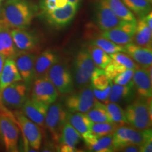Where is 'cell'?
Segmentation results:
<instances>
[{
  "instance_id": "cell-1",
  "label": "cell",
  "mask_w": 152,
  "mask_h": 152,
  "mask_svg": "<svg viewBox=\"0 0 152 152\" xmlns=\"http://www.w3.org/2000/svg\"><path fill=\"white\" fill-rule=\"evenodd\" d=\"M37 11V7L29 0H5L0 13V26L26 29Z\"/></svg>"
},
{
  "instance_id": "cell-2",
  "label": "cell",
  "mask_w": 152,
  "mask_h": 152,
  "mask_svg": "<svg viewBox=\"0 0 152 152\" xmlns=\"http://www.w3.org/2000/svg\"><path fill=\"white\" fill-rule=\"evenodd\" d=\"M127 123L131 126L140 129L151 128V97L139 96L129 104L125 110Z\"/></svg>"
},
{
  "instance_id": "cell-3",
  "label": "cell",
  "mask_w": 152,
  "mask_h": 152,
  "mask_svg": "<svg viewBox=\"0 0 152 152\" xmlns=\"http://www.w3.org/2000/svg\"><path fill=\"white\" fill-rule=\"evenodd\" d=\"M21 131L24 139L25 151H29L30 147L35 151L40 149L42 140V128L18 110L12 113Z\"/></svg>"
},
{
  "instance_id": "cell-4",
  "label": "cell",
  "mask_w": 152,
  "mask_h": 152,
  "mask_svg": "<svg viewBox=\"0 0 152 152\" xmlns=\"http://www.w3.org/2000/svg\"><path fill=\"white\" fill-rule=\"evenodd\" d=\"M151 129L140 130L134 127L119 125L113 133V144L115 151L130 144L141 146L151 137Z\"/></svg>"
},
{
  "instance_id": "cell-5",
  "label": "cell",
  "mask_w": 152,
  "mask_h": 152,
  "mask_svg": "<svg viewBox=\"0 0 152 152\" xmlns=\"http://www.w3.org/2000/svg\"><path fill=\"white\" fill-rule=\"evenodd\" d=\"M87 48H82L76 55L74 61L73 80L77 89L86 87L90 83L93 71L96 68Z\"/></svg>"
},
{
  "instance_id": "cell-6",
  "label": "cell",
  "mask_w": 152,
  "mask_h": 152,
  "mask_svg": "<svg viewBox=\"0 0 152 152\" xmlns=\"http://www.w3.org/2000/svg\"><path fill=\"white\" fill-rule=\"evenodd\" d=\"M20 128L14 118L0 112V142L7 151L18 152Z\"/></svg>"
},
{
  "instance_id": "cell-7",
  "label": "cell",
  "mask_w": 152,
  "mask_h": 152,
  "mask_svg": "<svg viewBox=\"0 0 152 152\" xmlns=\"http://www.w3.org/2000/svg\"><path fill=\"white\" fill-rule=\"evenodd\" d=\"M29 88L23 81L8 85L0 91V103L7 109H20L28 99Z\"/></svg>"
},
{
  "instance_id": "cell-8",
  "label": "cell",
  "mask_w": 152,
  "mask_h": 152,
  "mask_svg": "<svg viewBox=\"0 0 152 152\" xmlns=\"http://www.w3.org/2000/svg\"><path fill=\"white\" fill-rule=\"evenodd\" d=\"M47 76L60 94H67L73 92V77L65 62L58 60L51 67Z\"/></svg>"
},
{
  "instance_id": "cell-9",
  "label": "cell",
  "mask_w": 152,
  "mask_h": 152,
  "mask_svg": "<svg viewBox=\"0 0 152 152\" xmlns=\"http://www.w3.org/2000/svg\"><path fill=\"white\" fill-rule=\"evenodd\" d=\"M68 112L59 102H54L49 106L45 128L50 133L53 141L58 144L64 125L67 122Z\"/></svg>"
},
{
  "instance_id": "cell-10",
  "label": "cell",
  "mask_w": 152,
  "mask_h": 152,
  "mask_svg": "<svg viewBox=\"0 0 152 152\" xmlns=\"http://www.w3.org/2000/svg\"><path fill=\"white\" fill-rule=\"evenodd\" d=\"M96 101L92 89L87 86L80 89L77 92L70 93L66 99L65 106L70 113H86L94 106Z\"/></svg>"
},
{
  "instance_id": "cell-11",
  "label": "cell",
  "mask_w": 152,
  "mask_h": 152,
  "mask_svg": "<svg viewBox=\"0 0 152 152\" xmlns=\"http://www.w3.org/2000/svg\"><path fill=\"white\" fill-rule=\"evenodd\" d=\"M33 82L31 99L49 106L56 102L58 92L47 76L38 77Z\"/></svg>"
},
{
  "instance_id": "cell-12",
  "label": "cell",
  "mask_w": 152,
  "mask_h": 152,
  "mask_svg": "<svg viewBox=\"0 0 152 152\" xmlns=\"http://www.w3.org/2000/svg\"><path fill=\"white\" fill-rule=\"evenodd\" d=\"M136 28L137 21L131 22L123 20L117 27L102 31L101 36L109 39L114 43L124 46L125 45L132 42Z\"/></svg>"
},
{
  "instance_id": "cell-13",
  "label": "cell",
  "mask_w": 152,
  "mask_h": 152,
  "mask_svg": "<svg viewBox=\"0 0 152 152\" xmlns=\"http://www.w3.org/2000/svg\"><path fill=\"white\" fill-rule=\"evenodd\" d=\"M37 54L35 52H18L14 60L22 81L30 87L35 77V62Z\"/></svg>"
},
{
  "instance_id": "cell-14",
  "label": "cell",
  "mask_w": 152,
  "mask_h": 152,
  "mask_svg": "<svg viewBox=\"0 0 152 152\" xmlns=\"http://www.w3.org/2000/svg\"><path fill=\"white\" fill-rule=\"evenodd\" d=\"M78 6L68 2L64 7L44 14L47 21L54 27L64 28L71 23L77 13Z\"/></svg>"
},
{
  "instance_id": "cell-15",
  "label": "cell",
  "mask_w": 152,
  "mask_h": 152,
  "mask_svg": "<svg viewBox=\"0 0 152 152\" xmlns=\"http://www.w3.org/2000/svg\"><path fill=\"white\" fill-rule=\"evenodd\" d=\"M95 20L102 31L117 27L123 21L111 11L104 0H99L96 4Z\"/></svg>"
},
{
  "instance_id": "cell-16",
  "label": "cell",
  "mask_w": 152,
  "mask_h": 152,
  "mask_svg": "<svg viewBox=\"0 0 152 152\" xmlns=\"http://www.w3.org/2000/svg\"><path fill=\"white\" fill-rule=\"evenodd\" d=\"M151 66L148 68L138 67L134 69L132 84L139 96L151 98L152 95Z\"/></svg>"
},
{
  "instance_id": "cell-17",
  "label": "cell",
  "mask_w": 152,
  "mask_h": 152,
  "mask_svg": "<svg viewBox=\"0 0 152 152\" xmlns=\"http://www.w3.org/2000/svg\"><path fill=\"white\" fill-rule=\"evenodd\" d=\"M48 109L49 105L30 98L26 101L20 109L26 117L44 129L45 128V119Z\"/></svg>"
},
{
  "instance_id": "cell-18",
  "label": "cell",
  "mask_w": 152,
  "mask_h": 152,
  "mask_svg": "<svg viewBox=\"0 0 152 152\" xmlns=\"http://www.w3.org/2000/svg\"><path fill=\"white\" fill-rule=\"evenodd\" d=\"M11 34L18 52H34L37 49L39 42L35 34L26 29L18 28L11 30Z\"/></svg>"
},
{
  "instance_id": "cell-19",
  "label": "cell",
  "mask_w": 152,
  "mask_h": 152,
  "mask_svg": "<svg viewBox=\"0 0 152 152\" xmlns=\"http://www.w3.org/2000/svg\"><path fill=\"white\" fill-rule=\"evenodd\" d=\"M87 147L90 151L96 152H112L115 151L113 144V135L98 137L90 132L85 133L82 136Z\"/></svg>"
},
{
  "instance_id": "cell-20",
  "label": "cell",
  "mask_w": 152,
  "mask_h": 152,
  "mask_svg": "<svg viewBox=\"0 0 152 152\" xmlns=\"http://www.w3.org/2000/svg\"><path fill=\"white\" fill-rule=\"evenodd\" d=\"M124 52L126 53L140 67L148 68L151 66V49L138 46L132 42L124 45Z\"/></svg>"
},
{
  "instance_id": "cell-21",
  "label": "cell",
  "mask_w": 152,
  "mask_h": 152,
  "mask_svg": "<svg viewBox=\"0 0 152 152\" xmlns=\"http://www.w3.org/2000/svg\"><path fill=\"white\" fill-rule=\"evenodd\" d=\"M59 60L58 55L52 49H47L41 54L37 55L35 62V77H38L47 76L51 67Z\"/></svg>"
},
{
  "instance_id": "cell-22",
  "label": "cell",
  "mask_w": 152,
  "mask_h": 152,
  "mask_svg": "<svg viewBox=\"0 0 152 152\" xmlns=\"http://www.w3.org/2000/svg\"><path fill=\"white\" fill-rule=\"evenodd\" d=\"M152 29L150 28L144 20L141 17L137 20V28L132 39V43L138 46L151 49Z\"/></svg>"
},
{
  "instance_id": "cell-23",
  "label": "cell",
  "mask_w": 152,
  "mask_h": 152,
  "mask_svg": "<svg viewBox=\"0 0 152 152\" xmlns=\"http://www.w3.org/2000/svg\"><path fill=\"white\" fill-rule=\"evenodd\" d=\"M22 81L21 76L17 69L13 58H6L0 77V91L16 82Z\"/></svg>"
},
{
  "instance_id": "cell-24",
  "label": "cell",
  "mask_w": 152,
  "mask_h": 152,
  "mask_svg": "<svg viewBox=\"0 0 152 152\" xmlns=\"http://www.w3.org/2000/svg\"><path fill=\"white\" fill-rule=\"evenodd\" d=\"M18 52L15 46L11 30L9 28L1 27L0 29V54L6 57V58H13Z\"/></svg>"
},
{
  "instance_id": "cell-25",
  "label": "cell",
  "mask_w": 152,
  "mask_h": 152,
  "mask_svg": "<svg viewBox=\"0 0 152 152\" xmlns=\"http://www.w3.org/2000/svg\"><path fill=\"white\" fill-rule=\"evenodd\" d=\"M67 121L81 134V136L90 132L92 123L86 113L82 112L68 113Z\"/></svg>"
},
{
  "instance_id": "cell-26",
  "label": "cell",
  "mask_w": 152,
  "mask_h": 152,
  "mask_svg": "<svg viewBox=\"0 0 152 152\" xmlns=\"http://www.w3.org/2000/svg\"><path fill=\"white\" fill-rule=\"evenodd\" d=\"M134 89L133 84L128 85H120L112 83L108 102L118 103L123 101H128L132 97Z\"/></svg>"
},
{
  "instance_id": "cell-27",
  "label": "cell",
  "mask_w": 152,
  "mask_h": 152,
  "mask_svg": "<svg viewBox=\"0 0 152 152\" xmlns=\"http://www.w3.org/2000/svg\"><path fill=\"white\" fill-rule=\"evenodd\" d=\"M81 139V134L67 121L62 130L58 144H62V145L75 148L76 146L80 142Z\"/></svg>"
},
{
  "instance_id": "cell-28",
  "label": "cell",
  "mask_w": 152,
  "mask_h": 152,
  "mask_svg": "<svg viewBox=\"0 0 152 152\" xmlns=\"http://www.w3.org/2000/svg\"><path fill=\"white\" fill-rule=\"evenodd\" d=\"M111 11L121 20L125 21L136 22L135 16L124 4L122 0H104Z\"/></svg>"
},
{
  "instance_id": "cell-29",
  "label": "cell",
  "mask_w": 152,
  "mask_h": 152,
  "mask_svg": "<svg viewBox=\"0 0 152 152\" xmlns=\"http://www.w3.org/2000/svg\"><path fill=\"white\" fill-rule=\"evenodd\" d=\"M133 14L141 18L151 11V4L148 0H122Z\"/></svg>"
},
{
  "instance_id": "cell-30",
  "label": "cell",
  "mask_w": 152,
  "mask_h": 152,
  "mask_svg": "<svg viewBox=\"0 0 152 152\" xmlns=\"http://www.w3.org/2000/svg\"><path fill=\"white\" fill-rule=\"evenodd\" d=\"M105 107L111 122L116 123L118 125H123L128 123L125 111L118 104L109 102L105 104Z\"/></svg>"
},
{
  "instance_id": "cell-31",
  "label": "cell",
  "mask_w": 152,
  "mask_h": 152,
  "mask_svg": "<svg viewBox=\"0 0 152 152\" xmlns=\"http://www.w3.org/2000/svg\"><path fill=\"white\" fill-rule=\"evenodd\" d=\"M87 50L96 67L104 69L111 61V56L109 54L95 45H90L87 47Z\"/></svg>"
},
{
  "instance_id": "cell-32",
  "label": "cell",
  "mask_w": 152,
  "mask_h": 152,
  "mask_svg": "<svg viewBox=\"0 0 152 152\" xmlns=\"http://www.w3.org/2000/svg\"><path fill=\"white\" fill-rule=\"evenodd\" d=\"M86 114L92 123L111 122L107 112H106L105 104L102 103L96 99L95 104Z\"/></svg>"
},
{
  "instance_id": "cell-33",
  "label": "cell",
  "mask_w": 152,
  "mask_h": 152,
  "mask_svg": "<svg viewBox=\"0 0 152 152\" xmlns=\"http://www.w3.org/2000/svg\"><path fill=\"white\" fill-rule=\"evenodd\" d=\"M90 45H95V46L99 47L104 50V52L109 54H114V53L123 52H124L125 48L123 45H120L111 42L109 39L104 38L103 37H99L95 38L92 40Z\"/></svg>"
},
{
  "instance_id": "cell-34",
  "label": "cell",
  "mask_w": 152,
  "mask_h": 152,
  "mask_svg": "<svg viewBox=\"0 0 152 152\" xmlns=\"http://www.w3.org/2000/svg\"><path fill=\"white\" fill-rule=\"evenodd\" d=\"M90 83L92 88L104 90L111 84L112 82L107 77L104 69L96 67L91 76Z\"/></svg>"
},
{
  "instance_id": "cell-35",
  "label": "cell",
  "mask_w": 152,
  "mask_h": 152,
  "mask_svg": "<svg viewBox=\"0 0 152 152\" xmlns=\"http://www.w3.org/2000/svg\"><path fill=\"white\" fill-rule=\"evenodd\" d=\"M118 126V125L113 122L92 123L90 132L98 137L109 135L113 134Z\"/></svg>"
},
{
  "instance_id": "cell-36",
  "label": "cell",
  "mask_w": 152,
  "mask_h": 152,
  "mask_svg": "<svg viewBox=\"0 0 152 152\" xmlns=\"http://www.w3.org/2000/svg\"><path fill=\"white\" fill-rule=\"evenodd\" d=\"M109 55L112 61L121 64L127 69H136L137 68L140 67L126 53L120 52Z\"/></svg>"
},
{
  "instance_id": "cell-37",
  "label": "cell",
  "mask_w": 152,
  "mask_h": 152,
  "mask_svg": "<svg viewBox=\"0 0 152 152\" xmlns=\"http://www.w3.org/2000/svg\"><path fill=\"white\" fill-rule=\"evenodd\" d=\"M68 3L67 0H41L40 9L43 15L54 9L64 7Z\"/></svg>"
},
{
  "instance_id": "cell-38",
  "label": "cell",
  "mask_w": 152,
  "mask_h": 152,
  "mask_svg": "<svg viewBox=\"0 0 152 152\" xmlns=\"http://www.w3.org/2000/svg\"><path fill=\"white\" fill-rule=\"evenodd\" d=\"M134 69H127L113 79L114 84L120 85H128L132 84V77Z\"/></svg>"
},
{
  "instance_id": "cell-39",
  "label": "cell",
  "mask_w": 152,
  "mask_h": 152,
  "mask_svg": "<svg viewBox=\"0 0 152 152\" xmlns=\"http://www.w3.org/2000/svg\"><path fill=\"white\" fill-rule=\"evenodd\" d=\"M126 70L127 68H125L124 66H121V64H118V63L112 60L104 68V71H105L106 75L111 80H112L118 74L126 71Z\"/></svg>"
},
{
  "instance_id": "cell-40",
  "label": "cell",
  "mask_w": 152,
  "mask_h": 152,
  "mask_svg": "<svg viewBox=\"0 0 152 152\" xmlns=\"http://www.w3.org/2000/svg\"><path fill=\"white\" fill-rule=\"evenodd\" d=\"M111 85L112 83L104 90H98V89L92 88V92L94 95V97L98 101L102 102L103 103H107L108 98H109L110 92H111Z\"/></svg>"
},
{
  "instance_id": "cell-41",
  "label": "cell",
  "mask_w": 152,
  "mask_h": 152,
  "mask_svg": "<svg viewBox=\"0 0 152 152\" xmlns=\"http://www.w3.org/2000/svg\"><path fill=\"white\" fill-rule=\"evenodd\" d=\"M152 151V137L147 139L142 145L140 146V152Z\"/></svg>"
},
{
  "instance_id": "cell-42",
  "label": "cell",
  "mask_w": 152,
  "mask_h": 152,
  "mask_svg": "<svg viewBox=\"0 0 152 152\" xmlns=\"http://www.w3.org/2000/svg\"><path fill=\"white\" fill-rule=\"evenodd\" d=\"M119 151L124 152H140V146L136 144H130L125 147L121 148Z\"/></svg>"
},
{
  "instance_id": "cell-43",
  "label": "cell",
  "mask_w": 152,
  "mask_h": 152,
  "mask_svg": "<svg viewBox=\"0 0 152 152\" xmlns=\"http://www.w3.org/2000/svg\"><path fill=\"white\" fill-rule=\"evenodd\" d=\"M6 59V57L3 56L2 54H0V77H1V71H2V68L4 66V61Z\"/></svg>"
},
{
  "instance_id": "cell-44",
  "label": "cell",
  "mask_w": 152,
  "mask_h": 152,
  "mask_svg": "<svg viewBox=\"0 0 152 152\" xmlns=\"http://www.w3.org/2000/svg\"><path fill=\"white\" fill-rule=\"evenodd\" d=\"M67 1H68V2L74 4L79 6L80 3V1H81V0H67Z\"/></svg>"
},
{
  "instance_id": "cell-45",
  "label": "cell",
  "mask_w": 152,
  "mask_h": 152,
  "mask_svg": "<svg viewBox=\"0 0 152 152\" xmlns=\"http://www.w3.org/2000/svg\"><path fill=\"white\" fill-rule=\"evenodd\" d=\"M4 1H5V0H0V13H1V7H2L3 3H4Z\"/></svg>"
},
{
  "instance_id": "cell-46",
  "label": "cell",
  "mask_w": 152,
  "mask_h": 152,
  "mask_svg": "<svg viewBox=\"0 0 152 152\" xmlns=\"http://www.w3.org/2000/svg\"><path fill=\"white\" fill-rule=\"evenodd\" d=\"M148 1H149V2L150 4L152 3V0H148Z\"/></svg>"
},
{
  "instance_id": "cell-47",
  "label": "cell",
  "mask_w": 152,
  "mask_h": 152,
  "mask_svg": "<svg viewBox=\"0 0 152 152\" xmlns=\"http://www.w3.org/2000/svg\"><path fill=\"white\" fill-rule=\"evenodd\" d=\"M0 29H1V26H0Z\"/></svg>"
}]
</instances>
